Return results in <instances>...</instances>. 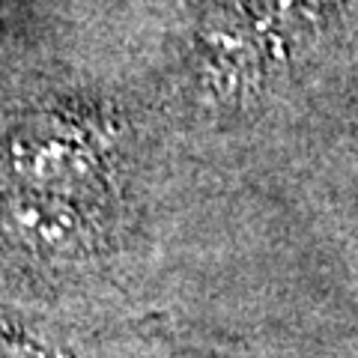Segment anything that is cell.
<instances>
[{"label": "cell", "mask_w": 358, "mask_h": 358, "mask_svg": "<svg viewBox=\"0 0 358 358\" xmlns=\"http://www.w3.org/2000/svg\"><path fill=\"white\" fill-rule=\"evenodd\" d=\"M13 167L24 188L72 197L99 171L90 141L66 129H33L13 141Z\"/></svg>", "instance_id": "obj_2"}, {"label": "cell", "mask_w": 358, "mask_h": 358, "mask_svg": "<svg viewBox=\"0 0 358 358\" xmlns=\"http://www.w3.org/2000/svg\"><path fill=\"white\" fill-rule=\"evenodd\" d=\"M0 358H51L39 346L21 343V341H0Z\"/></svg>", "instance_id": "obj_3"}, {"label": "cell", "mask_w": 358, "mask_h": 358, "mask_svg": "<svg viewBox=\"0 0 358 358\" xmlns=\"http://www.w3.org/2000/svg\"><path fill=\"white\" fill-rule=\"evenodd\" d=\"M0 236L36 260H66L84 251L87 224L69 197L21 185L0 203Z\"/></svg>", "instance_id": "obj_1"}]
</instances>
